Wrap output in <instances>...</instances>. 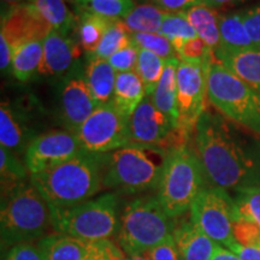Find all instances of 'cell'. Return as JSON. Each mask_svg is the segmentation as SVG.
Masks as SVG:
<instances>
[{"label": "cell", "mask_w": 260, "mask_h": 260, "mask_svg": "<svg viewBox=\"0 0 260 260\" xmlns=\"http://www.w3.org/2000/svg\"><path fill=\"white\" fill-rule=\"evenodd\" d=\"M217 60L236 77L260 92V48L242 50L218 48L213 52Z\"/></svg>", "instance_id": "17"}, {"label": "cell", "mask_w": 260, "mask_h": 260, "mask_svg": "<svg viewBox=\"0 0 260 260\" xmlns=\"http://www.w3.org/2000/svg\"><path fill=\"white\" fill-rule=\"evenodd\" d=\"M44 56L38 76L54 77L65 75L74 67L81 56L80 44L73 40L69 35L58 30H51L42 40Z\"/></svg>", "instance_id": "16"}, {"label": "cell", "mask_w": 260, "mask_h": 260, "mask_svg": "<svg viewBox=\"0 0 260 260\" xmlns=\"http://www.w3.org/2000/svg\"><path fill=\"white\" fill-rule=\"evenodd\" d=\"M132 44L133 32L126 28L124 21L123 19H111L96 51L89 54L103 58V59H109L117 52L128 47Z\"/></svg>", "instance_id": "29"}, {"label": "cell", "mask_w": 260, "mask_h": 260, "mask_svg": "<svg viewBox=\"0 0 260 260\" xmlns=\"http://www.w3.org/2000/svg\"><path fill=\"white\" fill-rule=\"evenodd\" d=\"M165 64H167V60L157 56L153 52L139 48L136 73L140 75L141 80L144 81L146 95H153L159 81L161 79L162 73H164Z\"/></svg>", "instance_id": "33"}, {"label": "cell", "mask_w": 260, "mask_h": 260, "mask_svg": "<svg viewBox=\"0 0 260 260\" xmlns=\"http://www.w3.org/2000/svg\"><path fill=\"white\" fill-rule=\"evenodd\" d=\"M220 47L226 50H242L255 47L243 24L241 12L220 15Z\"/></svg>", "instance_id": "27"}, {"label": "cell", "mask_w": 260, "mask_h": 260, "mask_svg": "<svg viewBox=\"0 0 260 260\" xmlns=\"http://www.w3.org/2000/svg\"><path fill=\"white\" fill-rule=\"evenodd\" d=\"M118 198L109 193L65 209H51L52 226L57 233L86 242L110 239L118 230Z\"/></svg>", "instance_id": "8"}, {"label": "cell", "mask_w": 260, "mask_h": 260, "mask_svg": "<svg viewBox=\"0 0 260 260\" xmlns=\"http://www.w3.org/2000/svg\"><path fill=\"white\" fill-rule=\"evenodd\" d=\"M172 236L181 260H211L218 246L191 220L175 226Z\"/></svg>", "instance_id": "18"}, {"label": "cell", "mask_w": 260, "mask_h": 260, "mask_svg": "<svg viewBox=\"0 0 260 260\" xmlns=\"http://www.w3.org/2000/svg\"><path fill=\"white\" fill-rule=\"evenodd\" d=\"M175 224L162 209L158 197H142L123 210L118 242L126 256L151 251L170 239Z\"/></svg>", "instance_id": "6"}, {"label": "cell", "mask_w": 260, "mask_h": 260, "mask_svg": "<svg viewBox=\"0 0 260 260\" xmlns=\"http://www.w3.org/2000/svg\"><path fill=\"white\" fill-rule=\"evenodd\" d=\"M135 4L132 0H79L77 12L95 15L106 19H124Z\"/></svg>", "instance_id": "31"}, {"label": "cell", "mask_w": 260, "mask_h": 260, "mask_svg": "<svg viewBox=\"0 0 260 260\" xmlns=\"http://www.w3.org/2000/svg\"><path fill=\"white\" fill-rule=\"evenodd\" d=\"M240 12H241L243 24H245L253 45L260 48V5Z\"/></svg>", "instance_id": "41"}, {"label": "cell", "mask_w": 260, "mask_h": 260, "mask_svg": "<svg viewBox=\"0 0 260 260\" xmlns=\"http://www.w3.org/2000/svg\"><path fill=\"white\" fill-rule=\"evenodd\" d=\"M207 63L200 64L181 59L177 67V126L188 138L206 110L205 98L207 95Z\"/></svg>", "instance_id": "11"}, {"label": "cell", "mask_w": 260, "mask_h": 260, "mask_svg": "<svg viewBox=\"0 0 260 260\" xmlns=\"http://www.w3.org/2000/svg\"><path fill=\"white\" fill-rule=\"evenodd\" d=\"M5 260H45V258L38 245L24 242L11 247Z\"/></svg>", "instance_id": "42"}, {"label": "cell", "mask_w": 260, "mask_h": 260, "mask_svg": "<svg viewBox=\"0 0 260 260\" xmlns=\"http://www.w3.org/2000/svg\"><path fill=\"white\" fill-rule=\"evenodd\" d=\"M242 2H245V0H200V4L207 5L213 9H218V8H224V6L239 4V3H242Z\"/></svg>", "instance_id": "48"}, {"label": "cell", "mask_w": 260, "mask_h": 260, "mask_svg": "<svg viewBox=\"0 0 260 260\" xmlns=\"http://www.w3.org/2000/svg\"><path fill=\"white\" fill-rule=\"evenodd\" d=\"M130 142L174 149L187 145L188 136L155 107L146 95L129 118Z\"/></svg>", "instance_id": "12"}, {"label": "cell", "mask_w": 260, "mask_h": 260, "mask_svg": "<svg viewBox=\"0 0 260 260\" xmlns=\"http://www.w3.org/2000/svg\"><path fill=\"white\" fill-rule=\"evenodd\" d=\"M38 246L45 260H84L89 252L90 242L54 233L39 240Z\"/></svg>", "instance_id": "21"}, {"label": "cell", "mask_w": 260, "mask_h": 260, "mask_svg": "<svg viewBox=\"0 0 260 260\" xmlns=\"http://www.w3.org/2000/svg\"><path fill=\"white\" fill-rule=\"evenodd\" d=\"M133 44L138 48L153 52L165 60L174 58L180 59L171 41L160 32H133Z\"/></svg>", "instance_id": "35"}, {"label": "cell", "mask_w": 260, "mask_h": 260, "mask_svg": "<svg viewBox=\"0 0 260 260\" xmlns=\"http://www.w3.org/2000/svg\"><path fill=\"white\" fill-rule=\"evenodd\" d=\"M77 16H79V21H77L76 30L80 46L87 52V54L94 53L111 19L86 14V12H77Z\"/></svg>", "instance_id": "28"}, {"label": "cell", "mask_w": 260, "mask_h": 260, "mask_svg": "<svg viewBox=\"0 0 260 260\" xmlns=\"http://www.w3.org/2000/svg\"><path fill=\"white\" fill-rule=\"evenodd\" d=\"M37 136L29 129L23 116L8 103L0 106V144L15 154H25L28 146Z\"/></svg>", "instance_id": "19"}, {"label": "cell", "mask_w": 260, "mask_h": 260, "mask_svg": "<svg viewBox=\"0 0 260 260\" xmlns=\"http://www.w3.org/2000/svg\"><path fill=\"white\" fill-rule=\"evenodd\" d=\"M229 249L241 260H260V247H246L234 242Z\"/></svg>", "instance_id": "46"}, {"label": "cell", "mask_w": 260, "mask_h": 260, "mask_svg": "<svg viewBox=\"0 0 260 260\" xmlns=\"http://www.w3.org/2000/svg\"><path fill=\"white\" fill-rule=\"evenodd\" d=\"M52 30L50 25L27 3L3 16L2 32L12 50L29 41L44 40Z\"/></svg>", "instance_id": "15"}, {"label": "cell", "mask_w": 260, "mask_h": 260, "mask_svg": "<svg viewBox=\"0 0 260 260\" xmlns=\"http://www.w3.org/2000/svg\"><path fill=\"white\" fill-rule=\"evenodd\" d=\"M171 149L130 142L102 154L103 186L124 193L158 189Z\"/></svg>", "instance_id": "3"}, {"label": "cell", "mask_w": 260, "mask_h": 260, "mask_svg": "<svg viewBox=\"0 0 260 260\" xmlns=\"http://www.w3.org/2000/svg\"><path fill=\"white\" fill-rule=\"evenodd\" d=\"M28 0H2V4H3V8H8V10H6V12L10 11V10L17 8V6L19 5H23L27 3Z\"/></svg>", "instance_id": "49"}, {"label": "cell", "mask_w": 260, "mask_h": 260, "mask_svg": "<svg viewBox=\"0 0 260 260\" xmlns=\"http://www.w3.org/2000/svg\"><path fill=\"white\" fill-rule=\"evenodd\" d=\"M203 165L188 145L171 149L158 186V200L171 218L190 210L195 198L206 186Z\"/></svg>", "instance_id": "7"}, {"label": "cell", "mask_w": 260, "mask_h": 260, "mask_svg": "<svg viewBox=\"0 0 260 260\" xmlns=\"http://www.w3.org/2000/svg\"><path fill=\"white\" fill-rule=\"evenodd\" d=\"M126 260H152L151 256H149L148 252L145 253H139V254H133L126 256Z\"/></svg>", "instance_id": "50"}, {"label": "cell", "mask_w": 260, "mask_h": 260, "mask_svg": "<svg viewBox=\"0 0 260 260\" xmlns=\"http://www.w3.org/2000/svg\"><path fill=\"white\" fill-rule=\"evenodd\" d=\"M84 152L76 133L69 130H52L38 135L28 146L24 164L30 175L59 165Z\"/></svg>", "instance_id": "13"}, {"label": "cell", "mask_w": 260, "mask_h": 260, "mask_svg": "<svg viewBox=\"0 0 260 260\" xmlns=\"http://www.w3.org/2000/svg\"><path fill=\"white\" fill-rule=\"evenodd\" d=\"M59 105L65 128L73 133H76L99 106L87 83L84 68L79 63L63 76L59 88Z\"/></svg>", "instance_id": "14"}, {"label": "cell", "mask_w": 260, "mask_h": 260, "mask_svg": "<svg viewBox=\"0 0 260 260\" xmlns=\"http://www.w3.org/2000/svg\"><path fill=\"white\" fill-rule=\"evenodd\" d=\"M84 260H126V256L123 249L107 239L90 242L89 252Z\"/></svg>", "instance_id": "39"}, {"label": "cell", "mask_w": 260, "mask_h": 260, "mask_svg": "<svg viewBox=\"0 0 260 260\" xmlns=\"http://www.w3.org/2000/svg\"><path fill=\"white\" fill-rule=\"evenodd\" d=\"M84 75L96 103L99 105L112 103L117 73L109 60L87 54Z\"/></svg>", "instance_id": "20"}, {"label": "cell", "mask_w": 260, "mask_h": 260, "mask_svg": "<svg viewBox=\"0 0 260 260\" xmlns=\"http://www.w3.org/2000/svg\"><path fill=\"white\" fill-rule=\"evenodd\" d=\"M182 12L189 21L198 37L203 39L213 52L218 50L220 47V15L217 10L207 5L198 4Z\"/></svg>", "instance_id": "24"}, {"label": "cell", "mask_w": 260, "mask_h": 260, "mask_svg": "<svg viewBox=\"0 0 260 260\" xmlns=\"http://www.w3.org/2000/svg\"><path fill=\"white\" fill-rule=\"evenodd\" d=\"M42 56L44 44L41 40L29 41L12 50L11 73L21 82H27L38 74Z\"/></svg>", "instance_id": "26"}, {"label": "cell", "mask_w": 260, "mask_h": 260, "mask_svg": "<svg viewBox=\"0 0 260 260\" xmlns=\"http://www.w3.org/2000/svg\"><path fill=\"white\" fill-rule=\"evenodd\" d=\"M148 254L152 260H181L174 236L148 251Z\"/></svg>", "instance_id": "43"}, {"label": "cell", "mask_w": 260, "mask_h": 260, "mask_svg": "<svg viewBox=\"0 0 260 260\" xmlns=\"http://www.w3.org/2000/svg\"><path fill=\"white\" fill-rule=\"evenodd\" d=\"M222 113L205 110L195 126V152L210 186L260 187V140Z\"/></svg>", "instance_id": "1"}, {"label": "cell", "mask_w": 260, "mask_h": 260, "mask_svg": "<svg viewBox=\"0 0 260 260\" xmlns=\"http://www.w3.org/2000/svg\"><path fill=\"white\" fill-rule=\"evenodd\" d=\"M74 2H75V3H76V2H79V0H74Z\"/></svg>", "instance_id": "51"}, {"label": "cell", "mask_w": 260, "mask_h": 260, "mask_svg": "<svg viewBox=\"0 0 260 260\" xmlns=\"http://www.w3.org/2000/svg\"><path fill=\"white\" fill-rule=\"evenodd\" d=\"M27 4L50 25L52 30L69 34L76 28L79 16L69 9L67 0H28Z\"/></svg>", "instance_id": "23"}, {"label": "cell", "mask_w": 260, "mask_h": 260, "mask_svg": "<svg viewBox=\"0 0 260 260\" xmlns=\"http://www.w3.org/2000/svg\"><path fill=\"white\" fill-rule=\"evenodd\" d=\"M207 96L228 119L260 134V92L236 77L213 56L207 63Z\"/></svg>", "instance_id": "5"}, {"label": "cell", "mask_w": 260, "mask_h": 260, "mask_svg": "<svg viewBox=\"0 0 260 260\" xmlns=\"http://www.w3.org/2000/svg\"><path fill=\"white\" fill-rule=\"evenodd\" d=\"M30 181L51 209L75 206L88 201L102 188V155L82 152L59 165L30 175Z\"/></svg>", "instance_id": "2"}, {"label": "cell", "mask_w": 260, "mask_h": 260, "mask_svg": "<svg viewBox=\"0 0 260 260\" xmlns=\"http://www.w3.org/2000/svg\"><path fill=\"white\" fill-rule=\"evenodd\" d=\"M145 96L144 81L136 71L117 73L112 104L123 116L130 118Z\"/></svg>", "instance_id": "22"}, {"label": "cell", "mask_w": 260, "mask_h": 260, "mask_svg": "<svg viewBox=\"0 0 260 260\" xmlns=\"http://www.w3.org/2000/svg\"><path fill=\"white\" fill-rule=\"evenodd\" d=\"M167 12L154 5H139L123 19L132 32H159Z\"/></svg>", "instance_id": "30"}, {"label": "cell", "mask_w": 260, "mask_h": 260, "mask_svg": "<svg viewBox=\"0 0 260 260\" xmlns=\"http://www.w3.org/2000/svg\"><path fill=\"white\" fill-rule=\"evenodd\" d=\"M161 35L169 39L174 45L175 50L180 51L182 45L188 39L198 37L194 28L186 18L183 12H167L162 19V23L159 30Z\"/></svg>", "instance_id": "34"}, {"label": "cell", "mask_w": 260, "mask_h": 260, "mask_svg": "<svg viewBox=\"0 0 260 260\" xmlns=\"http://www.w3.org/2000/svg\"><path fill=\"white\" fill-rule=\"evenodd\" d=\"M234 200L240 216L260 228V187H251L236 191Z\"/></svg>", "instance_id": "36"}, {"label": "cell", "mask_w": 260, "mask_h": 260, "mask_svg": "<svg viewBox=\"0 0 260 260\" xmlns=\"http://www.w3.org/2000/svg\"><path fill=\"white\" fill-rule=\"evenodd\" d=\"M154 3L165 12H181L200 4V0H154Z\"/></svg>", "instance_id": "44"}, {"label": "cell", "mask_w": 260, "mask_h": 260, "mask_svg": "<svg viewBox=\"0 0 260 260\" xmlns=\"http://www.w3.org/2000/svg\"><path fill=\"white\" fill-rule=\"evenodd\" d=\"M211 260H241V259H240L233 251L224 248L223 246L218 245Z\"/></svg>", "instance_id": "47"}, {"label": "cell", "mask_w": 260, "mask_h": 260, "mask_svg": "<svg viewBox=\"0 0 260 260\" xmlns=\"http://www.w3.org/2000/svg\"><path fill=\"white\" fill-rule=\"evenodd\" d=\"M178 56L182 60L206 64L210 58L213 56V51L203 39L195 37L184 41V44L178 51Z\"/></svg>", "instance_id": "37"}, {"label": "cell", "mask_w": 260, "mask_h": 260, "mask_svg": "<svg viewBox=\"0 0 260 260\" xmlns=\"http://www.w3.org/2000/svg\"><path fill=\"white\" fill-rule=\"evenodd\" d=\"M28 168L17 158L14 152L0 147V176H2V194L9 193L19 184L24 183L28 176Z\"/></svg>", "instance_id": "32"}, {"label": "cell", "mask_w": 260, "mask_h": 260, "mask_svg": "<svg viewBox=\"0 0 260 260\" xmlns=\"http://www.w3.org/2000/svg\"><path fill=\"white\" fill-rule=\"evenodd\" d=\"M180 60L178 58L167 60L161 79L159 81L153 95L151 96L155 107L161 113H164L176 126L178 121L176 106V73Z\"/></svg>", "instance_id": "25"}, {"label": "cell", "mask_w": 260, "mask_h": 260, "mask_svg": "<svg viewBox=\"0 0 260 260\" xmlns=\"http://www.w3.org/2000/svg\"><path fill=\"white\" fill-rule=\"evenodd\" d=\"M84 152L102 155L130 144L129 118L112 103L99 105L76 132Z\"/></svg>", "instance_id": "10"}, {"label": "cell", "mask_w": 260, "mask_h": 260, "mask_svg": "<svg viewBox=\"0 0 260 260\" xmlns=\"http://www.w3.org/2000/svg\"><path fill=\"white\" fill-rule=\"evenodd\" d=\"M52 228L51 207L30 182L2 194L0 234L2 248L47 236Z\"/></svg>", "instance_id": "4"}, {"label": "cell", "mask_w": 260, "mask_h": 260, "mask_svg": "<svg viewBox=\"0 0 260 260\" xmlns=\"http://www.w3.org/2000/svg\"><path fill=\"white\" fill-rule=\"evenodd\" d=\"M138 57L139 48L134 44H132L128 47L117 52L107 60L116 73H126V71H136Z\"/></svg>", "instance_id": "40"}, {"label": "cell", "mask_w": 260, "mask_h": 260, "mask_svg": "<svg viewBox=\"0 0 260 260\" xmlns=\"http://www.w3.org/2000/svg\"><path fill=\"white\" fill-rule=\"evenodd\" d=\"M240 216L235 200L226 190L205 187L190 206V220L201 232L228 249L235 242L233 224Z\"/></svg>", "instance_id": "9"}, {"label": "cell", "mask_w": 260, "mask_h": 260, "mask_svg": "<svg viewBox=\"0 0 260 260\" xmlns=\"http://www.w3.org/2000/svg\"><path fill=\"white\" fill-rule=\"evenodd\" d=\"M233 236L236 243L246 247H260V228L241 216L234 220Z\"/></svg>", "instance_id": "38"}, {"label": "cell", "mask_w": 260, "mask_h": 260, "mask_svg": "<svg viewBox=\"0 0 260 260\" xmlns=\"http://www.w3.org/2000/svg\"><path fill=\"white\" fill-rule=\"evenodd\" d=\"M12 64V48L4 35L0 34V68L3 74L11 71Z\"/></svg>", "instance_id": "45"}]
</instances>
